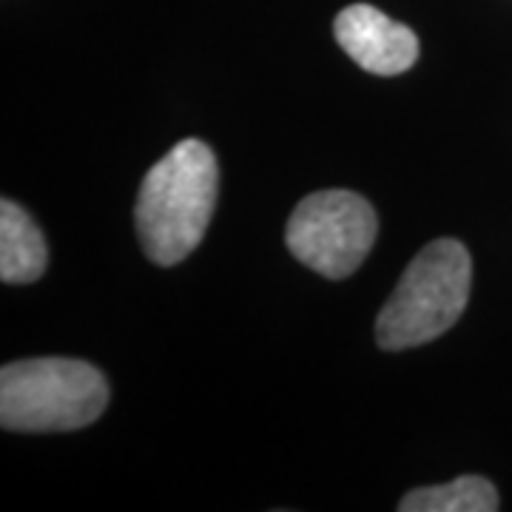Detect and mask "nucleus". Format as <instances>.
I'll list each match as a JSON object with an SVG mask.
<instances>
[{"instance_id": "obj_1", "label": "nucleus", "mask_w": 512, "mask_h": 512, "mask_svg": "<svg viewBox=\"0 0 512 512\" xmlns=\"http://www.w3.org/2000/svg\"><path fill=\"white\" fill-rule=\"evenodd\" d=\"M217 191V157L194 137L177 143L148 171L134 222L143 251L154 265L171 268L200 245L217 208Z\"/></svg>"}, {"instance_id": "obj_2", "label": "nucleus", "mask_w": 512, "mask_h": 512, "mask_svg": "<svg viewBox=\"0 0 512 512\" xmlns=\"http://www.w3.org/2000/svg\"><path fill=\"white\" fill-rule=\"evenodd\" d=\"M473 259L458 239H436L407 265L376 316V342L407 350L444 336L470 302Z\"/></svg>"}, {"instance_id": "obj_3", "label": "nucleus", "mask_w": 512, "mask_h": 512, "mask_svg": "<svg viewBox=\"0 0 512 512\" xmlns=\"http://www.w3.org/2000/svg\"><path fill=\"white\" fill-rule=\"evenodd\" d=\"M106 404V376L80 359H23L0 370V424L15 433L80 430L100 419Z\"/></svg>"}, {"instance_id": "obj_4", "label": "nucleus", "mask_w": 512, "mask_h": 512, "mask_svg": "<svg viewBox=\"0 0 512 512\" xmlns=\"http://www.w3.org/2000/svg\"><path fill=\"white\" fill-rule=\"evenodd\" d=\"M379 234L373 205L356 191H316L293 208L285 242L316 274L345 279L370 254Z\"/></svg>"}, {"instance_id": "obj_5", "label": "nucleus", "mask_w": 512, "mask_h": 512, "mask_svg": "<svg viewBox=\"0 0 512 512\" xmlns=\"http://www.w3.org/2000/svg\"><path fill=\"white\" fill-rule=\"evenodd\" d=\"M339 46L365 72L393 77L404 74L419 60V37L404 23H396L370 3H353L333 23Z\"/></svg>"}, {"instance_id": "obj_6", "label": "nucleus", "mask_w": 512, "mask_h": 512, "mask_svg": "<svg viewBox=\"0 0 512 512\" xmlns=\"http://www.w3.org/2000/svg\"><path fill=\"white\" fill-rule=\"evenodd\" d=\"M49 248L35 220L18 202H0V279L6 285L35 282L46 271Z\"/></svg>"}, {"instance_id": "obj_7", "label": "nucleus", "mask_w": 512, "mask_h": 512, "mask_svg": "<svg viewBox=\"0 0 512 512\" xmlns=\"http://www.w3.org/2000/svg\"><path fill=\"white\" fill-rule=\"evenodd\" d=\"M402 512H495L498 490L484 476H461L450 484L421 487L399 501Z\"/></svg>"}]
</instances>
